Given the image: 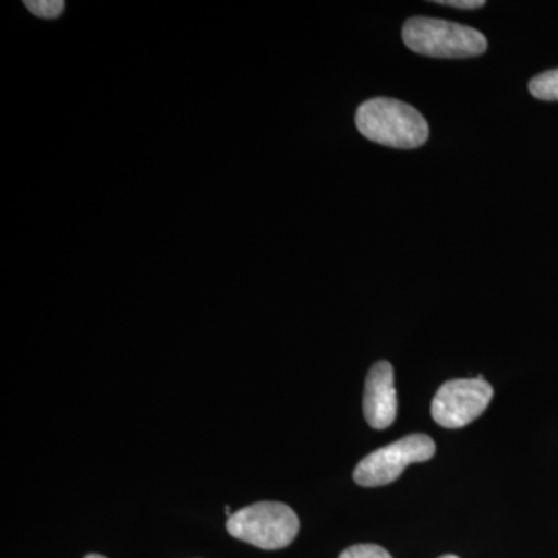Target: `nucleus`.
Returning a JSON list of instances; mask_svg holds the SVG:
<instances>
[{
  "label": "nucleus",
  "mask_w": 558,
  "mask_h": 558,
  "mask_svg": "<svg viewBox=\"0 0 558 558\" xmlns=\"http://www.w3.org/2000/svg\"><path fill=\"white\" fill-rule=\"evenodd\" d=\"M360 134L389 148L414 149L429 135L427 120L417 109L395 98H371L355 113Z\"/></svg>",
  "instance_id": "1"
},
{
  "label": "nucleus",
  "mask_w": 558,
  "mask_h": 558,
  "mask_svg": "<svg viewBox=\"0 0 558 558\" xmlns=\"http://www.w3.org/2000/svg\"><path fill=\"white\" fill-rule=\"evenodd\" d=\"M402 39L414 53L432 58L458 60L480 57L487 50V39L483 33L468 25L435 17H411L403 25Z\"/></svg>",
  "instance_id": "2"
},
{
  "label": "nucleus",
  "mask_w": 558,
  "mask_h": 558,
  "mask_svg": "<svg viewBox=\"0 0 558 558\" xmlns=\"http://www.w3.org/2000/svg\"><path fill=\"white\" fill-rule=\"evenodd\" d=\"M296 513L282 502L263 501L229 517L227 531L234 538L260 549H282L299 534Z\"/></svg>",
  "instance_id": "3"
},
{
  "label": "nucleus",
  "mask_w": 558,
  "mask_h": 558,
  "mask_svg": "<svg viewBox=\"0 0 558 558\" xmlns=\"http://www.w3.org/2000/svg\"><path fill=\"white\" fill-rule=\"evenodd\" d=\"M435 453L436 444L429 436H405L363 458L355 468V483L363 487L387 486L395 483L410 464L428 461Z\"/></svg>",
  "instance_id": "4"
},
{
  "label": "nucleus",
  "mask_w": 558,
  "mask_h": 558,
  "mask_svg": "<svg viewBox=\"0 0 558 558\" xmlns=\"http://www.w3.org/2000/svg\"><path fill=\"white\" fill-rule=\"evenodd\" d=\"M494 398V388L484 380H449L436 392L432 403V416L444 428H462L478 418Z\"/></svg>",
  "instance_id": "5"
},
{
  "label": "nucleus",
  "mask_w": 558,
  "mask_h": 558,
  "mask_svg": "<svg viewBox=\"0 0 558 558\" xmlns=\"http://www.w3.org/2000/svg\"><path fill=\"white\" fill-rule=\"evenodd\" d=\"M363 413L374 429L391 427L398 414L395 369L391 363L377 362L366 377Z\"/></svg>",
  "instance_id": "6"
},
{
  "label": "nucleus",
  "mask_w": 558,
  "mask_h": 558,
  "mask_svg": "<svg viewBox=\"0 0 558 558\" xmlns=\"http://www.w3.org/2000/svg\"><path fill=\"white\" fill-rule=\"evenodd\" d=\"M529 92L543 101H558V69L539 73L529 81Z\"/></svg>",
  "instance_id": "7"
},
{
  "label": "nucleus",
  "mask_w": 558,
  "mask_h": 558,
  "mask_svg": "<svg viewBox=\"0 0 558 558\" xmlns=\"http://www.w3.org/2000/svg\"><path fill=\"white\" fill-rule=\"evenodd\" d=\"M24 5L35 16L44 17V20H57L65 9V2L62 0H25Z\"/></svg>",
  "instance_id": "8"
},
{
  "label": "nucleus",
  "mask_w": 558,
  "mask_h": 558,
  "mask_svg": "<svg viewBox=\"0 0 558 558\" xmlns=\"http://www.w3.org/2000/svg\"><path fill=\"white\" fill-rule=\"evenodd\" d=\"M340 558H392L387 549L377 545H355L341 553Z\"/></svg>",
  "instance_id": "9"
},
{
  "label": "nucleus",
  "mask_w": 558,
  "mask_h": 558,
  "mask_svg": "<svg viewBox=\"0 0 558 558\" xmlns=\"http://www.w3.org/2000/svg\"><path fill=\"white\" fill-rule=\"evenodd\" d=\"M438 5L453 7V9L475 10L486 5L484 0H438Z\"/></svg>",
  "instance_id": "10"
},
{
  "label": "nucleus",
  "mask_w": 558,
  "mask_h": 558,
  "mask_svg": "<svg viewBox=\"0 0 558 558\" xmlns=\"http://www.w3.org/2000/svg\"><path fill=\"white\" fill-rule=\"evenodd\" d=\"M86 558H106V557L98 556V554H90V556H87Z\"/></svg>",
  "instance_id": "11"
},
{
  "label": "nucleus",
  "mask_w": 558,
  "mask_h": 558,
  "mask_svg": "<svg viewBox=\"0 0 558 558\" xmlns=\"http://www.w3.org/2000/svg\"><path fill=\"white\" fill-rule=\"evenodd\" d=\"M439 558H459L457 556H444V557H439Z\"/></svg>",
  "instance_id": "12"
}]
</instances>
